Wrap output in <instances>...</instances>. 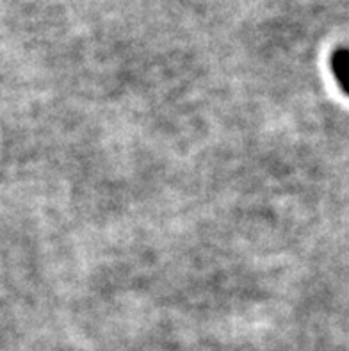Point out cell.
Here are the masks:
<instances>
[{
    "mask_svg": "<svg viewBox=\"0 0 349 351\" xmlns=\"http://www.w3.org/2000/svg\"><path fill=\"white\" fill-rule=\"evenodd\" d=\"M332 70L337 77V82L341 84L346 95H349V50L339 49L335 50L332 58Z\"/></svg>",
    "mask_w": 349,
    "mask_h": 351,
    "instance_id": "cell-1",
    "label": "cell"
}]
</instances>
